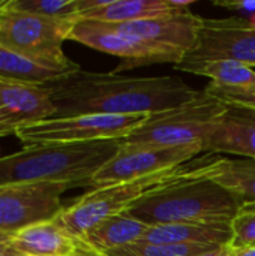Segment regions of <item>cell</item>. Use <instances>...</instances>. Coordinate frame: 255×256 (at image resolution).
<instances>
[{
    "instance_id": "6da1fadb",
    "label": "cell",
    "mask_w": 255,
    "mask_h": 256,
    "mask_svg": "<svg viewBox=\"0 0 255 256\" xmlns=\"http://www.w3.org/2000/svg\"><path fill=\"white\" fill-rule=\"evenodd\" d=\"M56 108L53 118L78 116L156 114L176 108L200 92L179 76H128L78 70L47 86Z\"/></svg>"
},
{
    "instance_id": "7a4b0ae2",
    "label": "cell",
    "mask_w": 255,
    "mask_h": 256,
    "mask_svg": "<svg viewBox=\"0 0 255 256\" xmlns=\"http://www.w3.org/2000/svg\"><path fill=\"white\" fill-rule=\"evenodd\" d=\"M221 154L204 153L192 160L167 168L144 177L95 188L75 200L71 206L54 218V222L71 237L81 238L101 220L125 213L146 196L170 186L182 184L192 180L209 178Z\"/></svg>"
},
{
    "instance_id": "3957f363",
    "label": "cell",
    "mask_w": 255,
    "mask_h": 256,
    "mask_svg": "<svg viewBox=\"0 0 255 256\" xmlns=\"http://www.w3.org/2000/svg\"><path fill=\"white\" fill-rule=\"evenodd\" d=\"M119 150L117 140L24 147L0 158V188L35 183L90 186L95 174Z\"/></svg>"
},
{
    "instance_id": "277c9868",
    "label": "cell",
    "mask_w": 255,
    "mask_h": 256,
    "mask_svg": "<svg viewBox=\"0 0 255 256\" xmlns=\"http://www.w3.org/2000/svg\"><path fill=\"white\" fill-rule=\"evenodd\" d=\"M242 204L210 178L192 180L158 190L125 213L149 226L168 224H231Z\"/></svg>"
},
{
    "instance_id": "5b68a950",
    "label": "cell",
    "mask_w": 255,
    "mask_h": 256,
    "mask_svg": "<svg viewBox=\"0 0 255 256\" xmlns=\"http://www.w3.org/2000/svg\"><path fill=\"white\" fill-rule=\"evenodd\" d=\"M228 106L204 90L176 108L150 114L132 134L117 140L128 148H161L201 144L212 124L221 118Z\"/></svg>"
},
{
    "instance_id": "8992f818",
    "label": "cell",
    "mask_w": 255,
    "mask_h": 256,
    "mask_svg": "<svg viewBox=\"0 0 255 256\" xmlns=\"http://www.w3.org/2000/svg\"><path fill=\"white\" fill-rule=\"evenodd\" d=\"M77 20L0 10V46L30 60L77 72L81 68L63 52Z\"/></svg>"
},
{
    "instance_id": "52a82bcc",
    "label": "cell",
    "mask_w": 255,
    "mask_h": 256,
    "mask_svg": "<svg viewBox=\"0 0 255 256\" xmlns=\"http://www.w3.org/2000/svg\"><path fill=\"white\" fill-rule=\"evenodd\" d=\"M149 114L137 116H78L47 118L18 129L15 136L24 147L120 140L137 130Z\"/></svg>"
},
{
    "instance_id": "ba28073f",
    "label": "cell",
    "mask_w": 255,
    "mask_h": 256,
    "mask_svg": "<svg viewBox=\"0 0 255 256\" xmlns=\"http://www.w3.org/2000/svg\"><path fill=\"white\" fill-rule=\"evenodd\" d=\"M233 60L255 68V22L243 16L203 18L195 42L174 69Z\"/></svg>"
},
{
    "instance_id": "9c48e42d",
    "label": "cell",
    "mask_w": 255,
    "mask_h": 256,
    "mask_svg": "<svg viewBox=\"0 0 255 256\" xmlns=\"http://www.w3.org/2000/svg\"><path fill=\"white\" fill-rule=\"evenodd\" d=\"M66 183H35L0 188V232L15 234L26 226L53 220L62 210Z\"/></svg>"
},
{
    "instance_id": "30bf717a",
    "label": "cell",
    "mask_w": 255,
    "mask_h": 256,
    "mask_svg": "<svg viewBox=\"0 0 255 256\" xmlns=\"http://www.w3.org/2000/svg\"><path fill=\"white\" fill-rule=\"evenodd\" d=\"M69 40H75L89 48L120 57V64L111 70L114 74L156 63L177 64L183 58L180 54L122 34L111 30L105 24L92 20H77L71 30Z\"/></svg>"
},
{
    "instance_id": "8fae6325",
    "label": "cell",
    "mask_w": 255,
    "mask_h": 256,
    "mask_svg": "<svg viewBox=\"0 0 255 256\" xmlns=\"http://www.w3.org/2000/svg\"><path fill=\"white\" fill-rule=\"evenodd\" d=\"M200 154H203L201 144L161 148H128L120 146L119 153L95 174L90 186L95 189L144 177L186 164Z\"/></svg>"
},
{
    "instance_id": "7c38bea8",
    "label": "cell",
    "mask_w": 255,
    "mask_h": 256,
    "mask_svg": "<svg viewBox=\"0 0 255 256\" xmlns=\"http://www.w3.org/2000/svg\"><path fill=\"white\" fill-rule=\"evenodd\" d=\"M201 20L203 18L200 15H195L191 9H188L174 10L161 16L131 22L102 24L122 34L131 36L141 42L164 48L167 51L185 57V54L191 50V46L195 42Z\"/></svg>"
},
{
    "instance_id": "4fadbf2b",
    "label": "cell",
    "mask_w": 255,
    "mask_h": 256,
    "mask_svg": "<svg viewBox=\"0 0 255 256\" xmlns=\"http://www.w3.org/2000/svg\"><path fill=\"white\" fill-rule=\"evenodd\" d=\"M54 114L48 87L0 80V136L15 135L23 126L53 118Z\"/></svg>"
},
{
    "instance_id": "5bb4252c",
    "label": "cell",
    "mask_w": 255,
    "mask_h": 256,
    "mask_svg": "<svg viewBox=\"0 0 255 256\" xmlns=\"http://www.w3.org/2000/svg\"><path fill=\"white\" fill-rule=\"evenodd\" d=\"M203 153L230 154L255 160V111L228 106L203 142Z\"/></svg>"
},
{
    "instance_id": "9a60e30c",
    "label": "cell",
    "mask_w": 255,
    "mask_h": 256,
    "mask_svg": "<svg viewBox=\"0 0 255 256\" xmlns=\"http://www.w3.org/2000/svg\"><path fill=\"white\" fill-rule=\"evenodd\" d=\"M12 248L24 256H72L81 248V242L71 237L53 219L12 234Z\"/></svg>"
},
{
    "instance_id": "2e32d148",
    "label": "cell",
    "mask_w": 255,
    "mask_h": 256,
    "mask_svg": "<svg viewBox=\"0 0 255 256\" xmlns=\"http://www.w3.org/2000/svg\"><path fill=\"white\" fill-rule=\"evenodd\" d=\"M231 224H168L150 226L141 243L150 244H216L230 246Z\"/></svg>"
},
{
    "instance_id": "e0dca14e",
    "label": "cell",
    "mask_w": 255,
    "mask_h": 256,
    "mask_svg": "<svg viewBox=\"0 0 255 256\" xmlns=\"http://www.w3.org/2000/svg\"><path fill=\"white\" fill-rule=\"evenodd\" d=\"M149 228L150 226L141 220L126 213H120L96 224L81 242L101 254H107L138 243Z\"/></svg>"
},
{
    "instance_id": "ac0fdd59",
    "label": "cell",
    "mask_w": 255,
    "mask_h": 256,
    "mask_svg": "<svg viewBox=\"0 0 255 256\" xmlns=\"http://www.w3.org/2000/svg\"><path fill=\"white\" fill-rule=\"evenodd\" d=\"M170 12H174L170 0H99L95 8L84 12L78 20L120 24L155 18Z\"/></svg>"
},
{
    "instance_id": "d6986e66",
    "label": "cell",
    "mask_w": 255,
    "mask_h": 256,
    "mask_svg": "<svg viewBox=\"0 0 255 256\" xmlns=\"http://www.w3.org/2000/svg\"><path fill=\"white\" fill-rule=\"evenodd\" d=\"M71 74L75 72L30 60L27 57H23L14 51L0 46V80L3 81L26 82L47 87L48 84L60 78H65Z\"/></svg>"
},
{
    "instance_id": "ffe728a7",
    "label": "cell",
    "mask_w": 255,
    "mask_h": 256,
    "mask_svg": "<svg viewBox=\"0 0 255 256\" xmlns=\"http://www.w3.org/2000/svg\"><path fill=\"white\" fill-rule=\"evenodd\" d=\"M209 178L233 192L242 206L255 204L254 159L221 156Z\"/></svg>"
},
{
    "instance_id": "44dd1931",
    "label": "cell",
    "mask_w": 255,
    "mask_h": 256,
    "mask_svg": "<svg viewBox=\"0 0 255 256\" xmlns=\"http://www.w3.org/2000/svg\"><path fill=\"white\" fill-rule=\"evenodd\" d=\"M176 70L207 76L210 80V84L218 87H233V88L255 87L254 68H249L243 63L233 62V60H219V62L183 66V68H177Z\"/></svg>"
},
{
    "instance_id": "7402d4cb",
    "label": "cell",
    "mask_w": 255,
    "mask_h": 256,
    "mask_svg": "<svg viewBox=\"0 0 255 256\" xmlns=\"http://www.w3.org/2000/svg\"><path fill=\"white\" fill-rule=\"evenodd\" d=\"M80 0H0V10L78 20Z\"/></svg>"
},
{
    "instance_id": "603a6c76",
    "label": "cell",
    "mask_w": 255,
    "mask_h": 256,
    "mask_svg": "<svg viewBox=\"0 0 255 256\" xmlns=\"http://www.w3.org/2000/svg\"><path fill=\"white\" fill-rule=\"evenodd\" d=\"M224 246L216 244H150L134 243L117 250L107 252V256H198L218 250Z\"/></svg>"
},
{
    "instance_id": "cb8c5ba5",
    "label": "cell",
    "mask_w": 255,
    "mask_h": 256,
    "mask_svg": "<svg viewBox=\"0 0 255 256\" xmlns=\"http://www.w3.org/2000/svg\"><path fill=\"white\" fill-rule=\"evenodd\" d=\"M231 249H243L255 246V204H246L240 207L237 216L231 222Z\"/></svg>"
},
{
    "instance_id": "d4e9b609",
    "label": "cell",
    "mask_w": 255,
    "mask_h": 256,
    "mask_svg": "<svg viewBox=\"0 0 255 256\" xmlns=\"http://www.w3.org/2000/svg\"><path fill=\"white\" fill-rule=\"evenodd\" d=\"M206 93L216 98L227 106L243 108L255 111V87L251 88H233V87H218L209 84L204 88Z\"/></svg>"
},
{
    "instance_id": "484cf974",
    "label": "cell",
    "mask_w": 255,
    "mask_h": 256,
    "mask_svg": "<svg viewBox=\"0 0 255 256\" xmlns=\"http://www.w3.org/2000/svg\"><path fill=\"white\" fill-rule=\"evenodd\" d=\"M213 3L233 12H255V0H216Z\"/></svg>"
},
{
    "instance_id": "4316f807",
    "label": "cell",
    "mask_w": 255,
    "mask_h": 256,
    "mask_svg": "<svg viewBox=\"0 0 255 256\" xmlns=\"http://www.w3.org/2000/svg\"><path fill=\"white\" fill-rule=\"evenodd\" d=\"M18 254L12 248V234L0 232V256H17Z\"/></svg>"
},
{
    "instance_id": "83f0119b",
    "label": "cell",
    "mask_w": 255,
    "mask_h": 256,
    "mask_svg": "<svg viewBox=\"0 0 255 256\" xmlns=\"http://www.w3.org/2000/svg\"><path fill=\"white\" fill-rule=\"evenodd\" d=\"M72 256H107L105 254H101V252H98V250H95V249H92V248H89L87 244H84L83 242H81V248L78 249V252L75 254V255Z\"/></svg>"
},
{
    "instance_id": "f1b7e54d",
    "label": "cell",
    "mask_w": 255,
    "mask_h": 256,
    "mask_svg": "<svg viewBox=\"0 0 255 256\" xmlns=\"http://www.w3.org/2000/svg\"><path fill=\"white\" fill-rule=\"evenodd\" d=\"M231 256H255V246L243 248V249H231Z\"/></svg>"
},
{
    "instance_id": "f546056e",
    "label": "cell",
    "mask_w": 255,
    "mask_h": 256,
    "mask_svg": "<svg viewBox=\"0 0 255 256\" xmlns=\"http://www.w3.org/2000/svg\"><path fill=\"white\" fill-rule=\"evenodd\" d=\"M198 256H231V250H230V246H224L218 250H213V252H209V254H203V255Z\"/></svg>"
},
{
    "instance_id": "4dcf8cb0",
    "label": "cell",
    "mask_w": 255,
    "mask_h": 256,
    "mask_svg": "<svg viewBox=\"0 0 255 256\" xmlns=\"http://www.w3.org/2000/svg\"><path fill=\"white\" fill-rule=\"evenodd\" d=\"M17 256H24V255H17Z\"/></svg>"
},
{
    "instance_id": "1f68e13d",
    "label": "cell",
    "mask_w": 255,
    "mask_h": 256,
    "mask_svg": "<svg viewBox=\"0 0 255 256\" xmlns=\"http://www.w3.org/2000/svg\"><path fill=\"white\" fill-rule=\"evenodd\" d=\"M0 158H2V156H0Z\"/></svg>"
}]
</instances>
